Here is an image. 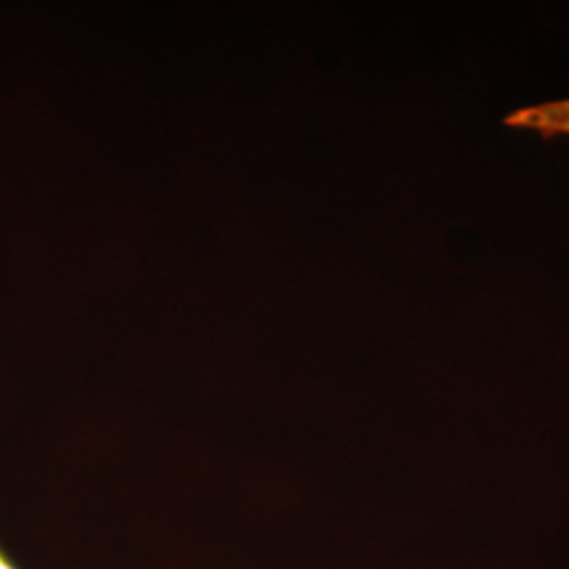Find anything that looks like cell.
<instances>
[{
  "label": "cell",
  "mask_w": 569,
  "mask_h": 569,
  "mask_svg": "<svg viewBox=\"0 0 569 569\" xmlns=\"http://www.w3.org/2000/svg\"><path fill=\"white\" fill-rule=\"evenodd\" d=\"M507 124L536 131L545 138L569 136V100L515 110L507 119Z\"/></svg>",
  "instance_id": "obj_1"
},
{
  "label": "cell",
  "mask_w": 569,
  "mask_h": 569,
  "mask_svg": "<svg viewBox=\"0 0 569 569\" xmlns=\"http://www.w3.org/2000/svg\"><path fill=\"white\" fill-rule=\"evenodd\" d=\"M0 569H20L2 549H0Z\"/></svg>",
  "instance_id": "obj_2"
}]
</instances>
